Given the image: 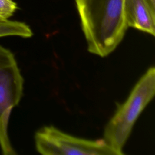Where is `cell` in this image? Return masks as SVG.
Wrapping results in <instances>:
<instances>
[{
  "label": "cell",
  "instance_id": "cell-8",
  "mask_svg": "<svg viewBox=\"0 0 155 155\" xmlns=\"http://www.w3.org/2000/svg\"><path fill=\"white\" fill-rule=\"evenodd\" d=\"M151 1L152 2V3H153L154 5H155V0H151Z\"/></svg>",
  "mask_w": 155,
  "mask_h": 155
},
{
  "label": "cell",
  "instance_id": "cell-4",
  "mask_svg": "<svg viewBox=\"0 0 155 155\" xmlns=\"http://www.w3.org/2000/svg\"><path fill=\"white\" fill-rule=\"evenodd\" d=\"M35 147L44 155H118L103 139L92 140L74 137L53 126L36 132Z\"/></svg>",
  "mask_w": 155,
  "mask_h": 155
},
{
  "label": "cell",
  "instance_id": "cell-3",
  "mask_svg": "<svg viewBox=\"0 0 155 155\" xmlns=\"http://www.w3.org/2000/svg\"><path fill=\"white\" fill-rule=\"evenodd\" d=\"M24 79L13 53L0 45V148L3 155H15L8 134L13 108L23 94Z\"/></svg>",
  "mask_w": 155,
  "mask_h": 155
},
{
  "label": "cell",
  "instance_id": "cell-1",
  "mask_svg": "<svg viewBox=\"0 0 155 155\" xmlns=\"http://www.w3.org/2000/svg\"><path fill=\"white\" fill-rule=\"evenodd\" d=\"M88 51L100 57L113 52L128 28L124 0H75Z\"/></svg>",
  "mask_w": 155,
  "mask_h": 155
},
{
  "label": "cell",
  "instance_id": "cell-6",
  "mask_svg": "<svg viewBox=\"0 0 155 155\" xmlns=\"http://www.w3.org/2000/svg\"><path fill=\"white\" fill-rule=\"evenodd\" d=\"M32 35L30 27L24 22L10 20L0 21V38L8 36L30 38Z\"/></svg>",
  "mask_w": 155,
  "mask_h": 155
},
{
  "label": "cell",
  "instance_id": "cell-7",
  "mask_svg": "<svg viewBox=\"0 0 155 155\" xmlns=\"http://www.w3.org/2000/svg\"><path fill=\"white\" fill-rule=\"evenodd\" d=\"M18 6L13 0H0V21L8 20Z\"/></svg>",
  "mask_w": 155,
  "mask_h": 155
},
{
  "label": "cell",
  "instance_id": "cell-5",
  "mask_svg": "<svg viewBox=\"0 0 155 155\" xmlns=\"http://www.w3.org/2000/svg\"><path fill=\"white\" fill-rule=\"evenodd\" d=\"M124 13L128 27L155 35V5L151 0H124Z\"/></svg>",
  "mask_w": 155,
  "mask_h": 155
},
{
  "label": "cell",
  "instance_id": "cell-2",
  "mask_svg": "<svg viewBox=\"0 0 155 155\" xmlns=\"http://www.w3.org/2000/svg\"><path fill=\"white\" fill-rule=\"evenodd\" d=\"M154 94L155 68L151 67L139 79L105 127L103 139L118 155L124 154L123 147L134 124Z\"/></svg>",
  "mask_w": 155,
  "mask_h": 155
}]
</instances>
